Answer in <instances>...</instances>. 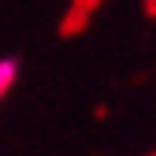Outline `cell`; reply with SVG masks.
<instances>
[{
  "instance_id": "6da1fadb",
  "label": "cell",
  "mask_w": 156,
  "mask_h": 156,
  "mask_svg": "<svg viewBox=\"0 0 156 156\" xmlns=\"http://www.w3.org/2000/svg\"><path fill=\"white\" fill-rule=\"evenodd\" d=\"M108 4V0H67V8H63V15H60V37L63 41H71V37H78V34H86L89 30V23L97 19V11H101Z\"/></svg>"
},
{
  "instance_id": "3957f363",
  "label": "cell",
  "mask_w": 156,
  "mask_h": 156,
  "mask_svg": "<svg viewBox=\"0 0 156 156\" xmlns=\"http://www.w3.org/2000/svg\"><path fill=\"white\" fill-rule=\"evenodd\" d=\"M141 15L152 23V19H156V0H141Z\"/></svg>"
},
{
  "instance_id": "7a4b0ae2",
  "label": "cell",
  "mask_w": 156,
  "mask_h": 156,
  "mask_svg": "<svg viewBox=\"0 0 156 156\" xmlns=\"http://www.w3.org/2000/svg\"><path fill=\"white\" fill-rule=\"evenodd\" d=\"M19 74H23V60H19V56H0V104H4L8 93L19 86Z\"/></svg>"
},
{
  "instance_id": "277c9868",
  "label": "cell",
  "mask_w": 156,
  "mask_h": 156,
  "mask_svg": "<svg viewBox=\"0 0 156 156\" xmlns=\"http://www.w3.org/2000/svg\"><path fill=\"white\" fill-rule=\"evenodd\" d=\"M145 156H152V152H145Z\"/></svg>"
}]
</instances>
